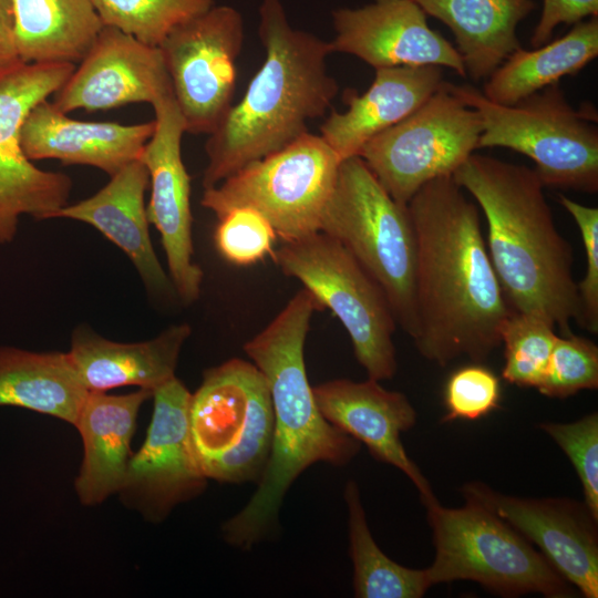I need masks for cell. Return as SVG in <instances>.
Segmentation results:
<instances>
[{
    "mask_svg": "<svg viewBox=\"0 0 598 598\" xmlns=\"http://www.w3.org/2000/svg\"><path fill=\"white\" fill-rule=\"evenodd\" d=\"M150 175L135 159L89 198L59 209L54 218H68L93 226L132 261L146 290L154 296L176 295L169 276L154 251L144 202Z\"/></svg>",
    "mask_w": 598,
    "mask_h": 598,
    "instance_id": "cell-22",
    "label": "cell"
},
{
    "mask_svg": "<svg viewBox=\"0 0 598 598\" xmlns=\"http://www.w3.org/2000/svg\"><path fill=\"white\" fill-rule=\"evenodd\" d=\"M190 395L176 377L153 391L146 439L132 455L117 493L127 507L151 523L163 522L178 504L198 496L206 487L208 478L189 432Z\"/></svg>",
    "mask_w": 598,
    "mask_h": 598,
    "instance_id": "cell-14",
    "label": "cell"
},
{
    "mask_svg": "<svg viewBox=\"0 0 598 598\" xmlns=\"http://www.w3.org/2000/svg\"><path fill=\"white\" fill-rule=\"evenodd\" d=\"M559 203L571 215L581 235L586 252V274L578 283L577 322L591 333L598 332V209L559 195Z\"/></svg>",
    "mask_w": 598,
    "mask_h": 598,
    "instance_id": "cell-36",
    "label": "cell"
},
{
    "mask_svg": "<svg viewBox=\"0 0 598 598\" xmlns=\"http://www.w3.org/2000/svg\"><path fill=\"white\" fill-rule=\"evenodd\" d=\"M188 420L207 478L259 481L271 451L274 412L266 378L252 362L231 359L205 371L190 395Z\"/></svg>",
    "mask_w": 598,
    "mask_h": 598,
    "instance_id": "cell-8",
    "label": "cell"
},
{
    "mask_svg": "<svg viewBox=\"0 0 598 598\" xmlns=\"http://www.w3.org/2000/svg\"><path fill=\"white\" fill-rule=\"evenodd\" d=\"M152 396L147 389L123 395L87 393L74 424L83 444L74 488L83 505H99L118 493L133 455L131 442L138 411Z\"/></svg>",
    "mask_w": 598,
    "mask_h": 598,
    "instance_id": "cell-24",
    "label": "cell"
},
{
    "mask_svg": "<svg viewBox=\"0 0 598 598\" xmlns=\"http://www.w3.org/2000/svg\"><path fill=\"white\" fill-rule=\"evenodd\" d=\"M464 498L484 505L535 545L586 598L598 597V529L585 503L566 497L524 498L473 482Z\"/></svg>",
    "mask_w": 598,
    "mask_h": 598,
    "instance_id": "cell-16",
    "label": "cell"
},
{
    "mask_svg": "<svg viewBox=\"0 0 598 598\" xmlns=\"http://www.w3.org/2000/svg\"><path fill=\"white\" fill-rule=\"evenodd\" d=\"M426 16L453 33L466 76L487 79L520 48L517 27L537 7L534 0H414Z\"/></svg>",
    "mask_w": 598,
    "mask_h": 598,
    "instance_id": "cell-25",
    "label": "cell"
},
{
    "mask_svg": "<svg viewBox=\"0 0 598 598\" xmlns=\"http://www.w3.org/2000/svg\"><path fill=\"white\" fill-rule=\"evenodd\" d=\"M72 63H20L0 71V244L11 243L22 215L52 219L68 205L72 179L43 171L22 151L28 113L53 95L73 73Z\"/></svg>",
    "mask_w": 598,
    "mask_h": 598,
    "instance_id": "cell-12",
    "label": "cell"
},
{
    "mask_svg": "<svg viewBox=\"0 0 598 598\" xmlns=\"http://www.w3.org/2000/svg\"><path fill=\"white\" fill-rule=\"evenodd\" d=\"M443 82V68L437 65L375 69L367 91L344 92L347 110L332 111L320 126V136L341 161L358 156L365 143L415 112Z\"/></svg>",
    "mask_w": 598,
    "mask_h": 598,
    "instance_id": "cell-21",
    "label": "cell"
},
{
    "mask_svg": "<svg viewBox=\"0 0 598 598\" xmlns=\"http://www.w3.org/2000/svg\"><path fill=\"white\" fill-rule=\"evenodd\" d=\"M597 388L598 347L573 333L558 336L543 381L537 386L539 393L564 399Z\"/></svg>",
    "mask_w": 598,
    "mask_h": 598,
    "instance_id": "cell-32",
    "label": "cell"
},
{
    "mask_svg": "<svg viewBox=\"0 0 598 598\" xmlns=\"http://www.w3.org/2000/svg\"><path fill=\"white\" fill-rule=\"evenodd\" d=\"M215 245L227 261L254 265L274 252L277 234L269 220L250 207H236L219 216Z\"/></svg>",
    "mask_w": 598,
    "mask_h": 598,
    "instance_id": "cell-33",
    "label": "cell"
},
{
    "mask_svg": "<svg viewBox=\"0 0 598 598\" xmlns=\"http://www.w3.org/2000/svg\"><path fill=\"white\" fill-rule=\"evenodd\" d=\"M154 126V121L132 125L78 121L47 99L25 116L20 144L30 161L58 159L64 165L93 166L111 177L140 158Z\"/></svg>",
    "mask_w": 598,
    "mask_h": 598,
    "instance_id": "cell-20",
    "label": "cell"
},
{
    "mask_svg": "<svg viewBox=\"0 0 598 598\" xmlns=\"http://www.w3.org/2000/svg\"><path fill=\"white\" fill-rule=\"evenodd\" d=\"M499 400V379L491 369L481 364L460 368L446 382L442 421L481 419L497 409Z\"/></svg>",
    "mask_w": 598,
    "mask_h": 598,
    "instance_id": "cell-35",
    "label": "cell"
},
{
    "mask_svg": "<svg viewBox=\"0 0 598 598\" xmlns=\"http://www.w3.org/2000/svg\"><path fill=\"white\" fill-rule=\"evenodd\" d=\"M416 243L415 306L422 357L440 367L484 361L509 315L482 233L478 207L453 175L424 184L408 203Z\"/></svg>",
    "mask_w": 598,
    "mask_h": 598,
    "instance_id": "cell-1",
    "label": "cell"
},
{
    "mask_svg": "<svg viewBox=\"0 0 598 598\" xmlns=\"http://www.w3.org/2000/svg\"><path fill=\"white\" fill-rule=\"evenodd\" d=\"M167 96H174L173 87L159 48L104 25L51 103L68 114L132 103L153 105Z\"/></svg>",
    "mask_w": 598,
    "mask_h": 598,
    "instance_id": "cell-18",
    "label": "cell"
},
{
    "mask_svg": "<svg viewBox=\"0 0 598 598\" xmlns=\"http://www.w3.org/2000/svg\"><path fill=\"white\" fill-rule=\"evenodd\" d=\"M258 13L265 60L208 135L204 188L308 133V123L326 114L339 91L328 72L329 41L292 27L281 0H261Z\"/></svg>",
    "mask_w": 598,
    "mask_h": 598,
    "instance_id": "cell-4",
    "label": "cell"
},
{
    "mask_svg": "<svg viewBox=\"0 0 598 598\" xmlns=\"http://www.w3.org/2000/svg\"><path fill=\"white\" fill-rule=\"evenodd\" d=\"M557 337L555 328L544 319L513 311L502 330L503 379L518 386L537 389Z\"/></svg>",
    "mask_w": 598,
    "mask_h": 598,
    "instance_id": "cell-31",
    "label": "cell"
},
{
    "mask_svg": "<svg viewBox=\"0 0 598 598\" xmlns=\"http://www.w3.org/2000/svg\"><path fill=\"white\" fill-rule=\"evenodd\" d=\"M539 427L570 460L582 486L584 503L598 518V414L569 423L546 422Z\"/></svg>",
    "mask_w": 598,
    "mask_h": 598,
    "instance_id": "cell-34",
    "label": "cell"
},
{
    "mask_svg": "<svg viewBox=\"0 0 598 598\" xmlns=\"http://www.w3.org/2000/svg\"><path fill=\"white\" fill-rule=\"evenodd\" d=\"M102 23L158 47L176 25L215 4V0H91Z\"/></svg>",
    "mask_w": 598,
    "mask_h": 598,
    "instance_id": "cell-30",
    "label": "cell"
},
{
    "mask_svg": "<svg viewBox=\"0 0 598 598\" xmlns=\"http://www.w3.org/2000/svg\"><path fill=\"white\" fill-rule=\"evenodd\" d=\"M271 257L282 274L299 280L347 330L353 353L370 379H392L398 363L396 322L380 286L336 238L317 231L283 243Z\"/></svg>",
    "mask_w": 598,
    "mask_h": 598,
    "instance_id": "cell-9",
    "label": "cell"
},
{
    "mask_svg": "<svg viewBox=\"0 0 598 598\" xmlns=\"http://www.w3.org/2000/svg\"><path fill=\"white\" fill-rule=\"evenodd\" d=\"M349 512L350 556L353 591L358 598H420L431 586L425 569H412L388 557L374 542L367 524L354 481L344 487Z\"/></svg>",
    "mask_w": 598,
    "mask_h": 598,
    "instance_id": "cell-29",
    "label": "cell"
},
{
    "mask_svg": "<svg viewBox=\"0 0 598 598\" xmlns=\"http://www.w3.org/2000/svg\"><path fill=\"white\" fill-rule=\"evenodd\" d=\"M312 391L328 422L363 443L378 461L402 471L417 488L423 504L435 498L401 441V433L416 422V411L405 394L386 390L370 378L362 382L330 380Z\"/></svg>",
    "mask_w": 598,
    "mask_h": 598,
    "instance_id": "cell-19",
    "label": "cell"
},
{
    "mask_svg": "<svg viewBox=\"0 0 598 598\" xmlns=\"http://www.w3.org/2000/svg\"><path fill=\"white\" fill-rule=\"evenodd\" d=\"M87 393L68 352L0 346V406L27 409L74 426Z\"/></svg>",
    "mask_w": 598,
    "mask_h": 598,
    "instance_id": "cell-27",
    "label": "cell"
},
{
    "mask_svg": "<svg viewBox=\"0 0 598 598\" xmlns=\"http://www.w3.org/2000/svg\"><path fill=\"white\" fill-rule=\"evenodd\" d=\"M152 106L154 132L140 156L150 175L146 215L161 234L176 296L187 306L198 299L204 272L193 260L190 177L182 158L186 126L174 96L161 99Z\"/></svg>",
    "mask_w": 598,
    "mask_h": 598,
    "instance_id": "cell-15",
    "label": "cell"
},
{
    "mask_svg": "<svg viewBox=\"0 0 598 598\" xmlns=\"http://www.w3.org/2000/svg\"><path fill=\"white\" fill-rule=\"evenodd\" d=\"M22 63L19 59L13 33L10 0H0V71Z\"/></svg>",
    "mask_w": 598,
    "mask_h": 598,
    "instance_id": "cell-38",
    "label": "cell"
},
{
    "mask_svg": "<svg viewBox=\"0 0 598 598\" xmlns=\"http://www.w3.org/2000/svg\"><path fill=\"white\" fill-rule=\"evenodd\" d=\"M460 508L424 503L435 556L426 568L431 586L473 580L503 597L542 594L570 598L566 581L524 536L491 509L465 498Z\"/></svg>",
    "mask_w": 598,
    "mask_h": 598,
    "instance_id": "cell-7",
    "label": "cell"
},
{
    "mask_svg": "<svg viewBox=\"0 0 598 598\" xmlns=\"http://www.w3.org/2000/svg\"><path fill=\"white\" fill-rule=\"evenodd\" d=\"M320 231L339 240L384 292L396 326L417 333L415 234L408 209L360 156L341 161Z\"/></svg>",
    "mask_w": 598,
    "mask_h": 598,
    "instance_id": "cell-6",
    "label": "cell"
},
{
    "mask_svg": "<svg viewBox=\"0 0 598 598\" xmlns=\"http://www.w3.org/2000/svg\"><path fill=\"white\" fill-rule=\"evenodd\" d=\"M592 17H598V0H543L530 45L538 48L550 41L554 30L560 24H575Z\"/></svg>",
    "mask_w": 598,
    "mask_h": 598,
    "instance_id": "cell-37",
    "label": "cell"
},
{
    "mask_svg": "<svg viewBox=\"0 0 598 598\" xmlns=\"http://www.w3.org/2000/svg\"><path fill=\"white\" fill-rule=\"evenodd\" d=\"M414 0H372L331 12V53H346L374 70L401 65H437L466 76L462 56Z\"/></svg>",
    "mask_w": 598,
    "mask_h": 598,
    "instance_id": "cell-17",
    "label": "cell"
},
{
    "mask_svg": "<svg viewBox=\"0 0 598 598\" xmlns=\"http://www.w3.org/2000/svg\"><path fill=\"white\" fill-rule=\"evenodd\" d=\"M341 159L310 132L249 163L216 186L204 188L200 205L218 218L236 207L262 214L283 243L320 231Z\"/></svg>",
    "mask_w": 598,
    "mask_h": 598,
    "instance_id": "cell-10",
    "label": "cell"
},
{
    "mask_svg": "<svg viewBox=\"0 0 598 598\" xmlns=\"http://www.w3.org/2000/svg\"><path fill=\"white\" fill-rule=\"evenodd\" d=\"M478 113L443 82L415 112L371 138L358 156L389 195L408 205L427 182L453 175L480 148Z\"/></svg>",
    "mask_w": 598,
    "mask_h": 598,
    "instance_id": "cell-11",
    "label": "cell"
},
{
    "mask_svg": "<svg viewBox=\"0 0 598 598\" xmlns=\"http://www.w3.org/2000/svg\"><path fill=\"white\" fill-rule=\"evenodd\" d=\"M487 223L486 246L514 311L539 317L573 333L579 316L573 250L558 231L534 168L472 154L454 172Z\"/></svg>",
    "mask_w": 598,
    "mask_h": 598,
    "instance_id": "cell-3",
    "label": "cell"
},
{
    "mask_svg": "<svg viewBox=\"0 0 598 598\" xmlns=\"http://www.w3.org/2000/svg\"><path fill=\"white\" fill-rule=\"evenodd\" d=\"M598 55V17L573 24L563 37L532 50H515L487 78L483 94L512 105L567 75H576Z\"/></svg>",
    "mask_w": 598,
    "mask_h": 598,
    "instance_id": "cell-28",
    "label": "cell"
},
{
    "mask_svg": "<svg viewBox=\"0 0 598 598\" xmlns=\"http://www.w3.org/2000/svg\"><path fill=\"white\" fill-rule=\"evenodd\" d=\"M190 332L187 323L173 324L151 340L125 343L78 326L68 353L89 392L125 385L154 391L175 377L181 350Z\"/></svg>",
    "mask_w": 598,
    "mask_h": 598,
    "instance_id": "cell-23",
    "label": "cell"
},
{
    "mask_svg": "<svg viewBox=\"0 0 598 598\" xmlns=\"http://www.w3.org/2000/svg\"><path fill=\"white\" fill-rule=\"evenodd\" d=\"M22 63L79 64L104 27L91 0H10Z\"/></svg>",
    "mask_w": 598,
    "mask_h": 598,
    "instance_id": "cell-26",
    "label": "cell"
},
{
    "mask_svg": "<svg viewBox=\"0 0 598 598\" xmlns=\"http://www.w3.org/2000/svg\"><path fill=\"white\" fill-rule=\"evenodd\" d=\"M323 307L306 288L299 290L244 350L266 378L274 412L271 451L248 504L223 525L227 543L250 548L274 528L286 492L310 465H344L359 441L321 414L305 365V342L315 311Z\"/></svg>",
    "mask_w": 598,
    "mask_h": 598,
    "instance_id": "cell-2",
    "label": "cell"
},
{
    "mask_svg": "<svg viewBox=\"0 0 598 598\" xmlns=\"http://www.w3.org/2000/svg\"><path fill=\"white\" fill-rule=\"evenodd\" d=\"M450 90L482 121L478 147H505L529 157L544 187L598 190V115L592 104L575 109L559 83L512 105L489 101L468 84Z\"/></svg>",
    "mask_w": 598,
    "mask_h": 598,
    "instance_id": "cell-5",
    "label": "cell"
},
{
    "mask_svg": "<svg viewBox=\"0 0 598 598\" xmlns=\"http://www.w3.org/2000/svg\"><path fill=\"white\" fill-rule=\"evenodd\" d=\"M244 37L241 13L214 4L176 25L158 45L186 133L209 135L234 104Z\"/></svg>",
    "mask_w": 598,
    "mask_h": 598,
    "instance_id": "cell-13",
    "label": "cell"
}]
</instances>
